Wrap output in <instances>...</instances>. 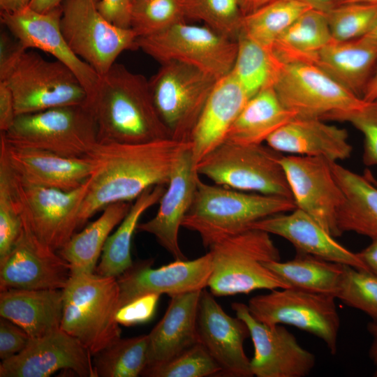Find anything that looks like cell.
<instances>
[{
	"label": "cell",
	"mask_w": 377,
	"mask_h": 377,
	"mask_svg": "<svg viewBox=\"0 0 377 377\" xmlns=\"http://www.w3.org/2000/svg\"><path fill=\"white\" fill-rule=\"evenodd\" d=\"M190 145L171 138L144 143L98 142L87 156L95 169L81 205L79 228L110 204L130 202L149 188L167 185L178 158Z\"/></svg>",
	"instance_id": "obj_1"
},
{
	"label": "cell",
	"mask_w": 377,
	"mask_h": 377,
	"mask_svg": "<svg viewBox=\"0 0 377 377\" xmlns=\"http://www.w3.org/2000/svg\"><path fill=\"white\" fill-rule=\"evenodd\" d=\"M87 104L95 117L98 142L144 143L171 138L149 80L123 64L115 62L100 76Z\"/></svg>",
	"instance_id": "obj_2"
},
{
	"label": "cell",
	"mask_w": 377,
	"mask_h": 377,
	"mask_svg": "<svg viewBox=\"0 0 377 377\" xmlns=\"http://www.w3.org/2000/svg\"><path fill=\"white\" fill-rule=\"evenodd\" d=\"M295 208L292 198L209 184L199 176L182 227L198 233L203 245L209 248L220 240L249 230L256 221Z\"/></svg>",
	"instance_id": "obj_3"
},
{
	"label": "cell",
	"mask_w": 377,
	"mask_h": 377,
	"mask_svg": "<svg viewBox=\"0 0 377 377\" xmlns=\"http://www.w3.org/2000/svg\"><path fill=\"white\" fill-rule=\"evenodd\" d=\"M62 292L60 328L79 341L91 355L121 337L116 320L120 307L117 277L71 271Z\"/></svg>",
	"instance_id": "obj_4"
},
{
	"label": "cell",
	"mask_w": 377,
	"mask_h": 377,
	"mask_svg": "<svg viewBox=\"0 0 377 377\" xmlns=\"http://www.w3.org/2000/svg\"><path fill=\"white\" fill-rule=\"evenodd\" d=\"M212 270L207 286L217 297L289 288L265 265L280 260L279 251L269 234L249 229L209 247Z\"/></svg>",
	"instance_id": "obj_5"
},
{
	"label": "cell",
	"mask_w": 377,
	"mask_h": 377,
	"mask_svg": "<svg viewBox=\"0 0 377 377\" xmlns=\"http://www.w3.org/2000/svg\"><path fill=\"white\" fill-rule=\"evenodd\" d=\"M0 134L11 145L71 158L86 157L98 143L95 117L87 104L17 115Z\"/></svg>",
	"instance_id": "obj_6"
},
{
	"label": "cell",
	"mask_w": 377,
	"mask_h": 377,
	"mask_svg": "<svg viewBox=\"0 0 377 377\" xmlns=\"http://www.w3.org/2000/svg\"><path fill=\"white\" fill-rule=\"evenodd\" d=\"M281 153L268 145L223 142L194 167L198 175L235 190L292 198Z\"/></svg>",
	"instance_id": "obj_7"
},
{
	"label": "cell",
	"mask_w": 377,
	"mask_h": 377,
	"mask_svg": "<svg viewBox=\"0 0 377 377\" xmlns=\"http://www.w3.org/2000/svg\"><path fill=\"white\" fill-rule=\"evenodd\" d=\"M0 81L12 91L17 115L87 103L85 88L67 66L34 51L24 50Z\"/></svg>",
	"instance_id": "obj_8"
},
{
	"label": "cell",
	"mask_w": 377,
	"mask_h": 377,
	"mask_svg": "<svg viewBox=\"0 0 377 377\" xmlns=\"http://www.w3.org/2000/svg\"><path fill=\"white\" fill-rule=\"evenodd\" d=\"M213 76L175 61L161 64L149 80L156 108L171 138L188 142L216 82Z\"/></svg>",
	"instance_id": "obj_9"
},
{
	"label": "cell",
	"mask_w": 377,
	"mask_h": 377,
	"mask_svg": "<svg viewBox=\"0 0 377 377\" xmlns=\"http://www.w3.org/2000/svg\"><path fill=\"white\" fill-rule=\"evenodd\" d=\"M136 47L160 64L182 62L219 80L230 73L237 43L205 25L182 21L156 34L138 37Z\"/></svg>",
	"instance_id": "obj_10"
},
{
	"label": "cell",
	"mask_w": 377,
	"mask_h": 377,
	"mask_svg": "<svg viewBox=\"0 0 377 377\" xmlns=\"http://www.w3.org/2000/svg\"><path fill=\"white\" fill-rule=\"evenodd\" d=\"M99 1L64 0L60 27L72 51L101 76L121 52L137 48L138 36L107 20L98 9Z\"/></svg>",
	"instance_id": "obj_11"
},
{
	"label": "cell",
	"mask_w": 377,
	"mask_h": 377,
	"mask_svg": "<svg viewBox=\"0 0 377 377\" xmlns=\"http://www.w3.org/2000/svg\"><path fill=\"white\" fill-rule=\"evenodd\" d=\"M331 295L293 288H278L249 300L251 314L267 325H288L321 339L335 355L340 317Z\"/></svg>",
	"instance_id": "obj_12"
},
{
	"label": "cell",
	"mask_w": 377,
	"mask_h": 377,
	"mask_svg": "<svg viewBox=\"0 0 377 377\" xmlns=\"http://www.w3.org/2000/svg\"><path fill=\"white\" fill-rule=\"evenodd\" d=\"M11 177L23 226L41 243L59 251L79 228V214L90 178L78 188L65 191L25 183L12 170Z\"/></svg>",
	"instance_id": "obj_13"
},
{
	"label": "cell",
	"mask_w": 377,
	"mask_h": 377,
	"mask_svg": "<svg viewBox=\"0 0 377 377\" xmlns=\"http://www.w3.org/2000/svg\"><path fill=\"white\" fill-rule=\"evenodd\" d=\"M273 87L283 105L298 117L323 119L367 103L311 63H282Z\"/></svg>",
	"instance_id": "obj_14"
},
{
	"label": "cell",
	"mask_w": 377,
	"mask_h": 377,
	"mask_svg": "<svg viewBox=\"0 0 377 377\" xmlns=\"http://www.w3.org/2000/svg\"><path fill=\"white\" fill-rule=\"evenodd\" d=\"M280 162L296 207L332 236L340 237L337 216L345 197L333 174L332 162L320 157L290 154L282 155Z\"/></svg>",
	"instance_id": "obj_15"
},
{
	"label": "cell",
	"mask_w": 377,
	"mask_h": 377,
	"mask_svg": "<svg viewBox=\"0 0 377 377\" xmlns=\"http://www.w3.org/2000/svg\"><path fill=\"white\" fill-rule=\"evenodd\" d=\"M236 316L247 325L254 348L250 360L257 377H304L316 364V357L298 343L293 333L281 325H267L255 318L248 306L231 304Z\"/></svg>",
	"instance_id": "obj_16"
},
{
	"label": "cell",
	"mask_w": 377,
	"mask_h": 377,
	"mask_svg": "<svg viewBox=\"0 0 377 377\" xmlns=\"http://www.w3.org/2000/svg\"><path fill=\"white\" fill-rule=\"evenodd\" d=\"M91 354L61 328L36 338L18 354L0 364L1 377H48L71 370L81 377H95Z\"/></svg>",
	"instance_id": "obj_17"
},
{
	"label": "cell",
	"mask_w": 377,
	"mask_h": 377,
	"mask_svg": "<svg viewBox=\"0 0 377 377\" xmlns=\"http://www.w3.org/2000/svg\"><path fill=\"white\" fill-rule=\"evenodd\" d=\"M61 13V6L45 13L37 12L28 6L17 12H1V22L26 50H43L67 66L85 88L88 101L100 76L66 43L60 27Z\"/></svg>",
	"instance_id": "obj_18"
},
{
	"label": "cell",
	"mask_w": 377,
	"mask_h": 377,
	"mask_svg": "<svg viewBox=\"0 0 377 377\" xmlns=\"http://www.w3.org/2000/svg\"><path fill=\"white\" fill-rule=\"evenodd\" d=\"M71 270V265L57 251L23 226L10 252L0 260V290H63Z\"/></svg>",
	"instance_id": "obj_19"
},
{
	"label": "cell",
	"mask_w": 377,
	"mask_h": 377,
	"mask_svg": "<svg viewBox=\"0 0 377 377\" xmlns=\"http://www.w3.org/2000/svg\"><path fill=\"white\" fill-rule=\"evenodd\" d=\"M154 260L133 263L117 277L119 288V306L149 293L167 294L170 297L207 286L212 270V256L205 255L192 260H175L158 268H152ZM119 307V308H120Z\"/></svg>",
	"instance_id": "obj_20"
},
{
	"label": "cell",
	"mask_w": 377,
	"mask_h": 377,
	"mask_svg": "<svg viewBox=\"0 0 377 377\" xmlns=\"http://www.w3.org/2000/svg\"><path fill=\"white\" fill-rule=\"evenodd\" d=\"M197 327L199 342L221 368V373L233 377L253 376L250 360L244 349L250 336L246 323L238 317L227 314L204 288L201 291Z\"/></svg>",
	"instance_id": "obj_21"
},
{
	"label": "cell",
	"mask_w": 377,
	"mask_h": 377,
	"mask_svg": "<svg viewBox=\"0 0 377 377\" xmlns=\"http://www.w3.org/2000/svg\"><path fill=\"white\" fill-rule=\"evenodd\" d=\"M0 152L21 181L65 191L82 186L95 169L94 162L87 156L66 157L47 151L13 146L1 134Z\"/></svg>",
	"instance_id": "obj_22"
},
{
	"label": "cell",
	"mask_w": 377,
	"mask_h": 377,
	"mask_svg": "<svg viewBox=\"0 0 377 377\" xmlns=\"http://www.w3.org/2000/svg\"><path fill=\"white\" fill-rule=\"evenodd\" d=\"M200 175L194 168L191 143L178 158L156 215L139 223L137 230L155 237L175 260H186L179 244V230L193 202Z\"/></svg>",
	"instance_id": "obj_23"
},
{
	"label": "cell",
	"mask_w": 377,
	"mask_h": 377,
	"mask_svg": "<svg viewBox=\"0 0 377 377\" xmlns=\"http://www.w3.org/2000/svg\"><path fill=\"white\" fill-rule=\"evenodd\" d=\"M249 229L281 237L297 252L370 272L357 253L339 243L314 219L297 207L288 214H277L256 221Z\"/></svg>",
	"instance_id": "obj_24"
},
{
	"label": "cell",
	"mask_w": 377,
	"mask_h": 377,
	"mask_svg": "<svg viewBox=\"0 0 377 377\" xmlns=\"http://www.w3.org/2000/svg\"><path fill=\"white\" fill-rule=\"evenodd\" d=\"M265 142L280 153L320 157L331 162L348 158L353 151L346 129L318 118L296 117L274 132Z\"/></svg>",
	"instance_id": "obj_25"
},
{
	"label": "cell",
	"mask_w": 377,
	"mask_h": 377,
	"mask_svg": "<svg viewBox=\"0 0 377 377\" xmlns=\"http://www.w3.org/2000/svg\"><path fill=\"white\" fill-rule=\"evenodd\" d=\"M249 98L230 73L216 82L191 137L194 167L225 141L230 126Z\"/></svg>",
	"instance_id": "obj_26"
},
{
	"label": "cell",
	"mask_w": 377,
	"mask_h": 377,
	"mask_svg": "<svg viewBox=\"0 0 377 377\" xmlns=\"http://www.w3.org/2000/svg\"><path fill=\"white\" fill-rule=\"evenodd\" d=\"M202 290L170 297L162 319L148 334V366L172 359L199 342L197 317Z\"/></svg>",
	"instance_id": "obj_27"
},
{
	"label": "cell",
	"mask_w": 377,
	"mask_h": 377,
	"mask_svg": "<svg viewBox=\"0 0 377 377\" xmlns=\"http://www.w3.org/2000/svg\"><path fill=\"white\" fill-rule=\"evenodd\" d=\"M62 290L7 289L0 291V316L23 329L31 338L60 328Z\"/></svg>",
	"instance_id": "obj_28"
},
{
	"label": "cell",
	"mask_w": 377,
	"mask_h": 377,
	"mask_svg": "<svg viewBox=\"0 0 377 377\" xmlns=\"http://www.w3.org/2000/svg\"><path fill=\"white\" fill-rule=\"evenodd\" d=\"M331 166L345 197L337 216L340 232L377 237V185L371 178L370 170H366L362 175L337 162H332Z\"/></svg>",
	"instance_id": "obj_29"
},
{
	"label": "cell",
	"mask_w": 377,
	"mask_h": 377,
	"mask_svg": "<svg viewBox=\"0 0 377 377\" xmlns=\"http://www.w3.org/2000/svg\"><path fill=\"white\" fill-rule=\"evenodd\" d=\"M376 61L377 48L360 38L332 40L316 54L311 64L362 97Z\"/></svg>",
	"instance_id": "obj_30"
},
{
	"label": "cell",
	"mask_w": 377,
	"mask_h": 377,
	"mask_svg": "<svg viewBox=\"0 0 377 377\" xmlns=\"http://www.w3.org/2000/svg\"><path fill=\"white\" fill-rule=\"evenodd\" d=\"M296 117L283 105L274 87L265 88L249 98L230 126L225 141L239 145L263 144Z\"/></svg>",
	"instance_id": "obj_31"
},
{
	"label": "cell",
	"mask_w": 377,
	"mask_h": 377,
	"mask_svg": "<svg viewBox=\"0 0 377 377\" xmlns=\"http://www.w3.org/2000/svg\"><path fill=\"white\" fill-rule=\"evenodd\" d=\"M131 205L119 202L108 205L96 220L75 232L57 251L71 265L72 272H95L108 237L126 216Z\"/></svg>",
	"instance_id": "obj_32"
},
{
	"label": "cell",
	"mask_w": 377,
	"mask_h": 377,
	"mask_svg": "<svg viewBox=\"0 0 377 377\" xmlns=\"http://www.w3.org/2000/svg\"><path fill=\"white\" fill-rule=\"evenodd\" d=\"M165 190V185H156L145 190L134 200L117 229L108 237L95 273L118 277L133 265L132 239L140 219L149 208L159 202Z\"/></svg>",
	"instance_id": "obj_33"
},
{
	"label": "cell",
	"mask_w": 377,
	"mask_h": 377,
	"mask_svg": "<svg viewBox=\"0 0 377 377\" xmlns=\"http://www.w3.org/2000/svg\"><path fill=\"white\" fill-rule=\"evenodd\" d=\"M332 40L326 13L311 8L276 40L272 52L281 63H311L316 54Z\"/></svg>",
	"instance_id": "obj_34"
},
{
	"label": "cell",
	"mask_w": 377,
	"mask_h": 377,
	"mask_svg": "<svg viewBox=\"0 0 377 377\" xmlns=\"http://www.w3.org/2000/svg\"><path fill=\"white\" fill-rule=\"evenodd\" d=\"M265 265L289 288L336 297L344 265L297 251L290 260L270 261Z\"/></svg>",
	"instance_id": "obj_35"
},
{
	"label": "cell",
	"mask_w": 377,
	"mask_h": 377,
	"mask_svg": "<svg viewBox=\"0 0 377 377\" xmlns=\"http://www.w3.org/2000/svg\"><path fill=\"white\" fill-rule=\"evenodd\" d=\"M235 59L230 74L249 97L273 87L281 62L274 53L240 34Z\"/></svg>",
	"instance_id": "obj_36"
},
{
	"label": "cell",
	"mask_w": 377,
	"mask_h": 377,
	"mask_svg": "<svg viewBox=\"0 0 377 377\" xmlns=\"http://www.w3.org/2000/svg\"><path fill=\"white\" fill-rule=\"evenodd\" d=\"M311 8L297 0H273L244 15L241 34L272 51L276 40Z\"/></svg>",
	"instance_id": "obj_37"
},
{
	"label": "cell",
	"mask_w": 377,
	"mask_h": 377,
	"mask_svg": "<svg viewBox=\"0 0 377 377\" xmlns=\"http://www.w3.org/2000/svg\"><path fill=\"white\" fill-rule=\"evenodd\" d=\"M148 334L114 341L92 355L95 377H137L148 364Z\"/></svg>",
	"instance_id": "obj_38"
},
{
	"label": "cell",
	"mask_w": 377,
	"mask_h": 377,
	"mask_svg": "<svg viewBox=\"0 0 377 377\" xmlns=\"http://www.w3.org/2000/svg\"><path fill=\"white\" fill-rule=\"evenodd\" d=\"M185 19L202 22L219 34L237 41L244 14L239 0H182Z\"/></svg>",
	"instance_id": "obj_39"
},
{
	"label": "cell",
	"mask_w": 377,
	"mask_h": 377,
	"mask_svg": "<svg viewBox=\"0 0 377 377\" xmlns=\"http://www.w3.org/2000/svg\"><path fill=\"white\" fill-rule=\"evenodd\" d=\"M182 0H133L131 28L138 37L156 34L185 21Z\"/></svg>",
	"instance_id": "obj_40"
},
{
	"label": "cell",
	"mask_w": 377,
	"mask_h": 377,
	"mask_svg": "<svg viewBox=\"0 0 377 377\" xmlns=\"http://www.w3.org/2000/svg\"><path fill=\"white\" fill-rule=\"evenodd\" d=\"M221 373V368L200 342L169 361L145 368L149 377H205Z\"/></svg>",
	"instance_id": "obj_41"
},
{
	"label": "cell",
	"mask_w": 377,
	"mask_h": 377,
	"mask_svg": "<svg viewBox=\"0 0 377 377\" xmlns=\"http://www.w3.org/2000/svg\"><path fill=\"white\" fill-rule=\"evenodd\" d=\"M336 298L377 322V276L344 265Z\"/></svg>",
	"instance_id": "obj_42"
},
{
	"label": "cell",
	"mask_w": 377,
	"mask_h": 377,
	"mask_svg": "<svg viewBox=\"0 0 377 377\" xmlns=\"http://www.w3.org/2000/svg\"><path fill=\"white\" fill-rule=\"evenodd\" d=\"M325 13L332 38L337 41L364 36L377 20V6L371 4L338 5Z\"/></svg>",
	"instance_id": "obj_43"
},
{
	"label": "cell",
	"mask_w": 377,
	"mask_h": 377,
	"mask_svg": "<svg viewBox=\"0 0 377 377\" xmlns=\"http://www.w3.org/2000/svg\"><path fill=\"white\" fill-rule=\"evenodd\" d=\"M22 228L13 189L11 170L0 152V260L10 252Z\"/></svg>",
	"instance_id": "obj_44"
},
{
	"label": "cell",
	"mask_w": 377,
	"mask_h": 377,
	"mask_svg": "<svg viewBox=\"0 0 377 377\" xmlns=\"http://www.w3.org/2000/svg\"><path fill=\"white\" fill-rule=\"evenodd\" d=\"M323 120L348 122L364 137L362 161L367 166L377 165V99L367 102L360 110L336 112Z\"/></svg>",
	"instance_id": "obj_45"
},
{
	"label": "cell",
	"mask_w": 377,
	"mask_h": 377,
	"mask_svg": "<svg viewBox=\"0 0 377 377\" xmlns=\"http://www.w3.org/2000/svg\"><path fill=\"white\" fill-rule=\"evenodd\" d=\"M160 296L149 293L124 304L117 312V323L124 326H133L149 321L154 315Z\"/></svg>",
	"instance_id": "obj_46"
},
{
	"label": "cell",
	"mask_w": 377,
	"mask_h": 377,
	"mask_svg": "<svg viewBox=\"0 0 377 377\" xmlns=\"http://www.w3.org/2000/svg\"><path fill=\"white\" fill-rule=\"evenodd\" d=\"M31 337L10 320L0 318V358L8 359L20 353L29 343Z\"/></svg>",
	"instance_id": "obj_47"
},
{
	"label": "cell",
	"mask_w": 377,
	"mask_h": 377,
	"mask_svg": "<svg viewBox=\"0 0 377 377\" xmlns=\"http://www.w3.org/2000/svg\"><path fill=\"white\" fill-rule=\"evenodd\" d=\"M132 3L131 0H100L98 9L112 24L125 29L131 28Z\"/></svg>",
	"instance_id": "obj_48"
},
{
	"label": "cell",
	"mask_w": 377,
	"mask_h": 377,
	"mask_svg": "<svg viewBox=\"0 0 377 377\" xmlns=\"http://www.w3.org/2000/svg\"><path fill=\"white\" fill-rule=\"evenodd\" d=\"M26 49L16 39L14 41L6 33L0 36V80H3L11 69L14 63Z\"/></svg>",
	"instance_id": "obj_49"
},
{
	"label": "cell",
	"mask_w": 377,
	"mask_h": 377,
	"mask_svg": "<svg viewBox=\"0 0 377 377\" xmlns=\"http://www.w3.org/2000/svg\"><path fill=\"white\" fill-rule=\"evenodd\" d=\"M17 117L13 96L10 89L0 81V131L6 132Z\"/></svg>",
	"instance_id": "obj_50"
},
{
	"label": "cell",
	"mask_w": 377,
	"mask_h": 377,
	"mask_svg": "<svg viewBox=\"0 0 377 377\" xmlns=\"http://www.w3.org/2000/svg\"><path fill=\"white\" fill-rule=\"evenodd\" d=\"M357 254L369 271L377 276V237L371 239V243Z\"/></svg>",
	"instance_id": "obj_51"
},
{
	"label": "cell",
	"mask_w": 377,
	"mask_h": 377,
	"mask_svg": "<svg viewBox=\"0 0 377 377\" xmlns=\"http://www.w3.org/2000/svg\"><path fill=\"white\" fill-rule=\"evenodd\" d=\"M362 98L366 102L377 99V66L366 85Z\"/></svg>",
	"instance_id": "obj_52"
},
{
	"label": "cell",
	"mask_w": 377,
	"mask_h": 377,
	"mask_svg": "<svg viewBox=\"0 0 377 377\" xmlns=\"http://www.w3.org/2000/svg\"><path fill=\"white\" fill-rule=\"evenodd\" d=\"M64 0H31L29 7L40 12L45 13L61 6Z\"/></svg>",
	"instance_id": "obj_53"
},
{
	"label": "cell",
	"mask_w": 377,
	"mask_h": 377,
	"mask_svg": "<svg viewBox=\"0 0 377 377\" xmlns=\"http://www.w3.org/2000/svg\"><path fill=\"white\" fill-rule=\"evenodd\" d=\"M31 0H0L1 12L13 13L29 6Z\"/></svg>",
	"instance_id": "obj_54"
},
{
	"label": "cell",
	"mask_w": 377,
	"mask_h": 377,
	"mask_svg": "<svg viewBox=\"0 0 377 377\" xmlns=\"http://www.w3.org/2000/svg\"><path fill=\"white\" fill-rule=\"evenodd\" d=\"M367 330L372 338L369 355L370 359L376 365L377 364V322L372 321L369 323Z\"/></svg>",
	"instance_id": "obj_55"
},
{
	"label": "cell",
	"mask_w": 377,
	"mask_h": 377,
	"mask_svg": "<svg viewBox=\"0 0 377 377\" xmlns=\"http://www.w3.org/2000/svg\"><path fill=\"white\" fill-rule=\"evenodd\" d=\"M273 0H239L244 15L249 14Z\"/></svg>",
	"instance_id": "obj_56"
},
{
	"label": "cell",
	"mask_w": 377,
	"mask_h": 377,
	"mask_svg": "<svg viewBox=\"0 0 377 377\" xmlns=\"http://www.w3.org/2000/svg\"><path fill=\"white\" fill-rule=\"evenodd\" d=\"M303 2L313 8L327 12L334 6V0H297Z\"/></svg>",
	"instance_id": "obj_57"
},
{
	"label": "cell",
	"mask_w": 377,
	"mask_h": 377,
	"mask_svg": "<svg viewBox=\"0 0 377 377\" xmlns=\"http://www.w3.org/2000/svg\"><path fill=\"white\" fill-rule=\"evenodd\" d=\"M361 38L377 48V20L371 29Z\"/></svg>",
	"instance_id": "obj_58"
},
{
	"label": "cell",
	"mask_w": 377,
	"mask_h": 377,
	"mask_svg": "<svg viewBox=\"0 0 377 377\" xmlns=\"http://www.w3.org/2000/svg\"><path fill=\"white\" fill-rule=\"evenodd\" d=\"M348 3H366L377 6V0H334V6Z\"/></svg>",
	"instance_id": "obj_59"
},
{
	"label": "cell",
	"mask_w": 377,
	"mask_h": 377,
	"mask_svg": "<svg viewBox=\"0 0 377 377\" xmlns=\"http://www.w3.org/2000/svg\"><path fill=\"white\" fill-rule=\"evenodd\" d=\"M370 176L373 182L377 185V179H375L372 173L370 172Z\"/></svg>",
	"instance_id": "obj_60"
},
{
	"label": "cell",
	"mask_w": 377,
	"mask_h": 377,
	"mask_svg": "<svg viewBox=\"0 0 377 377\" xmlns=\"http://www.w3.org/2000/svg\"><path fill=\"white\" fill-rule=\"evenodd\" d=\"M374 376L377 377V364H376V370L374 373Z\"/></svg>",
	"instance_id": "obj_61"
},
{
	"label": "cell",
	"mask_w": 377,
	"mask_h": 377,
	"mask_svg": "<svg viewBox=\"0 0 377 377\" xmlns=\"http://www.w3.org/2000/svg\"><path fill=\"white\" fill-rule=\"evenodd\" d=\"M131 3H132V1H133V0H131Z\"/></svg>",
	"instance_id": "obj_62"
}]
</instances>
